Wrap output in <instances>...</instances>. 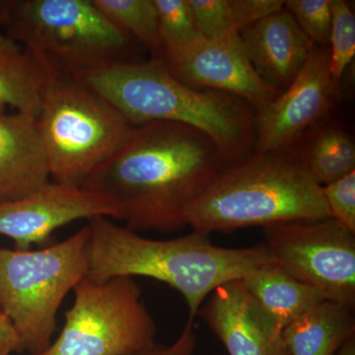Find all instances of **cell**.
<instances>
[{
	"instance_id": "6da1fadb",
	"label": "cell",
	"mask_w": 355,
	"mask_h": 355,
	"mask_svg": "<svg viewBox=\"0 0 355 355\" xmlns=\"http://www.w3.org/2000/svg\"><path fill=\"white\" fill-rule=\"evenodd\" d=\"M229 165L197 128L150 121L135 125L81 184L107 198L130 230L175 232L187 227L189 207Z\"/></svg>"
},
{
	"instance_id": "7a4b0ae2",
	"label": "cell",
	"mask_w": 355,
	"mask_h": 355,
	"mask_svg": "<svg viewBox=\"0 0 355 355\" xmlns=\"http://www.w3.org/2000/svg\"><path fill=\"white\" fill-rule=\"evenodd\" d=\"M88 226L86 279L104 282L142 277L164 282L183 296L189 324H193L217 287L275 263L265 244L239 249L219 247L212 244L209 235L195 231L174 239H150L106 216L90 219Z\"/></svg>"
},
{
	"instance_id": "3957f363",
	"label": "cell",
	"mask_w": 355,
	"mask_h": 355,
	"mask_svg": "<svg viewBox=\"0 0 355 355\" xmlns=\"http://www.w3.org/2000/svg\"><path fill=\"white\" fill-rule=\"evenodd\" d=\"M80 81L106 98L133 125L171 121L197 128L211 139L230 164L254 149L251 105L228 93L182 83L164 60L114 64Z\"/></svg>"
},
{
	"instance_id": "277c9868",
	"label": "cell",
	"mask_w": 355,
	"mask_h": 355,
	"mask_svg": "<svg viewBox=\"0 0 355 355\" xmlns=\"http://www.w3.org/2000/svg\"><path fill=\"white\" fill-rule=\"evenodd\" d=\"M331 218L323 190L291 148L253 154L227 166L186 212L202 234Z\"/></svg>"
},
{
	"instance_id": "5b68a950",
	"label": "cell",
	"mask_w": 355,
	"mask_h": 355,
	"mask_svg": "<svg viewBox=\"0 0 355 355\" xmlns=\"http://www.w3.org/2000/svg\"><path fill=\"white\" fill-rule=\"evenodd\" d=\"M0 26L53 78L80 80L109 65L130 62L132 37L93 0L0 1Z\"/></svg>"
},
{
	"instance_id": "8992f818",
	"label": "cell",
	"mask_w": 355,
	"mask_h": 355,
	"mask_svg": "<svg viewBox=\"0 0 355 355\" xmlns=\"http://www.w3.org/2000/svg\"><path fill=\"white\" fill-rule=\"evenodd\" d=\"M89 226L46 249L0 247V312L17 335L16 352L42 354L60 306L87 275Z\"/></svg>"
},
{
	"instance_id": "52a82bcc",
	"label": "cell",
	"mask_w": 355,
	"mask_h": 355,
	"mask_svg": "<svg viewBox=\"0 0 355 355\" xmlns=\"http://www.w3.org/2000/svg\"><path fill=\"white\" fill-rule=\"evenodd\" d=\"M37 119L51 178L72 184H83L135 127L106 98L72 78H53Z\"/></svg>"
},
{
	"instance_id": "ba28073f",
	"label": "cell",
	"mask_w": 355,
	"mask_h": 355,
	"mask_svg": "<svg viewBox=\"0 0 355 355\" xmlns=\"http://www.w3.org/2000/svg\"><path fill=\"white\" fill-rule=\"evenodd\" d=\"M57 340L36 355H133L155 345V321L132 277L84 279Z\"/></svg>"
},
{
	"instance_id": "9c48e42d",
	"label": "cell",
	"mask_w": 355,
	"mask_h": 355,
	"mask_svg": "<svg viewBox=\"0 0 355 355\" xmlns=\"http://www.w3.org/2000/svg\"><path fill=\"white\" fill-rule=\"evenodd\" d=\"M275 263L324 300L355 307V234L333 218L263 228Z\"/></svg>"
},
{
	"instance_id": "30bf717a",
	"label": "cell",
	"mask_w": 355,
	"mask_h": 355,
	"mask_svg": "<svg viewBox=\"0 0 355 355\" xmlns=\"http://www.w3.org/2000/svg\"><path fill=\"white\" fill-rule=\"evenodd\" d=\"M340 86L330 72L328 46H313L310 57L288 88L254 110V154L291 148L320 125L335 107Z\"/></svg>"
},
{
	"instance_id": "8fae6325",
	"label": "cell",
	"mask_w": 355,
	"mask_h": 355,
	"mask_svg": "<svg viewBox=\"0 0 355 355\" xmlns=\"http://www.w3.org/2000/svg\"><path fill=\"white\" fill-rule=\"evenodd\" d=\"M164 62L182 83L234 95L254 110L266 106L282 93L259 76L239 33L216 39L202 37L183 50L166 55Z\"/></svg>"
},
{
	"instance_id": "7c38bea8",
	"label": "cell",
	"mask_w": 355,
	"mask_h": 355,
	"mask_svg": "<svg viewBox=\"0 0 355 355\" xmlns=\"http://www.w3.org/2000/svg\"><path fill=\"white\" fill-rule=\"evenodd\" d=\"M97 216L118 219V212L107 198L83 184L50 182L27 197L0 202V235L25 251L50 239L62 226Z\"/></svg>"
},
{
	"instance_id": "4fadbf2b",
	"label": "cell",
	"mask_w": 355,
	"mask_h": 355,
	"mask_svg": "<svg viewBox=\"0 0 355 355\" xmlns=\"http://www.w3.org/2000/svg\"><path fill=\"white\" fill-rule=\"evenodd\" d=\"M229 355H284L282 330L261 309L242 279L214 289L198 314Z\"/></svg>"
},
{
	"instance_id": "5bb4252c",
	"label": "cell",
	"mask_w": 355,
	"mask_h": 355,
	"mask_svg": "<svg viewBox=\"0 0 355 355\" xmlns=\"http://www.w3.org/2000/svg\"><path fill=\"white\" fill-rule=\"evenodd\" d=\"M239 34L259 76L280 92L293 83L314 46L284 7Z\"/></svg>"
},
{
	"instance_id": "9a60e30c",
	"label": "cell",
	"mask_w": 355,
	"mask_h": 355,
	"mask_svg": "<svg viewBox=\"0 0 355 355\" xmlns=\"http://www.w3.org/2000/svg\"><path fill=\"white\" fill-rule=\"evenodd\" d=\"M50 182L37 116L0 114V202L27 197Z\"/></svg>"
},
{
	"instance_id": "2e32d148",
	"label": "cell",
	"mask_w": 355,
	"mask_h": 355,
	"mask_svg": "<svg viewBox=\"0 0 355 355\" xmlns=\"http://www.w3.org/2000/svg\"><path fill=\"white\" fill-rule=\"evenodd\" d=\"M354 309L323 300L282 330L288 355H336L354 338Z\"/></svg>"
},
{
	"instance_id": "e0dca14e",
	"label": "cell",
	"mask_w": 355,
	"mask_h": 355,
	"mask_svg": "<svg viewBox=\"0 0 355 355\" xmlns=\"http://www.w3.org/2000/svg\"><path fill=\"white\" fill-rule=\"evenodd\" d=\"M247 291L279 328L295 321L306 311L324 300L275 263L257 268L242 279Z\"/></svg>"
},
{
	"instance_id": "ac0fdd59",
	"label": "cell",
	"mask_w": 355,
	"mask_h": 355,
	"mask_svg": "<svg viewBox=\"0 0 355 355\" xmlns=\"http://www.w3.org/2000/svg\"><path fill=\"white\" fill-rule=\"evenodd\" d=\"M53 77L15 42L0 46V114L6 107L38 116Z\"/></svg>"
},
{
	"instance_id": "d6986e66",
	"label": "cell",
	"mask_w": 355,
	"mask_h": 355,
	"mask_svg": "<svg viewBox=\"0 0 355 355\" xmlns=\"http://www.w3.org/2000/svg\"><path fill=\"white\" fill-rule=\"evenodd\" d=\"M304 137L297 141H301L300 146L291 148L319 186L355 171V144L345 128L336 123H320Z\"/></svg>"
},
{
	"instance_id": "ffe728a7",
	"label": "cell",
	"mask_w": 355,
	"mask_h": 355,
	"mask_svg": "<svg viewBox=\"0 0 355 355\" xmlns=\"http://www.w3.org/2000/svg\"><path fill=\"white\" fill-rule=\"evenodd\" d=\"M198 31L207 39L240 33L284 8L282 0H188Z\"/></svg>"
},
{
	"instance_id": "44dd1931",
	"label": "cell",
	"mask_w": 355,
	"mask_h": 355,
	"mask_svg": "<svg viewBox=\"0 0 355 355\" xmlns=\"http://www.w3.org/2000/svg\"><path fill=\"white\" fill-rule=\"evenodd\" d=\"M93 2L114 25L146 46L153 60H164V48L159 33L154 0H93Z\"/></svg>"
},
{
	"instance_id": "7402d4cb",
	"label": "cell",
	"mask_w": 355,
	"mask_h": 355,
	"mask_svg": "<svg viewBox=\"0 0 355 355\" xmlns=\"http://www.w3.org/2000/svg\"><path fill=\"white\" fill-rule=\"evenodd\" d=\"M164 58L191 46L202 35L198 31L188 0H154Z\"/></svg>"
},
{
	"instance_id": "603a6c76",
	"label": "cell",
	"mask_w": 355,
	"mask_h": 355,
	"mask_svg": "<svg viewBox=\"0 0 355 355\" xmlns=\"http://www.w3.org/2000/svg\"><path fill=\"white\" fill-rule=\"evenodd\" d=\"M331 25L329 39L331 77L336 85L354 62L355 55V14L343 0H331Z\"/></svg>"
},
{
	"instance_id": "cb8c5ba5",
	"label": "cell",
	"mask_w": 355,
	"mask_h": 355,
	"mask_svg": "<svg viewBox=\"0 0 355 355\" xmlns=\"http://www.w3.org/2000/svg\"><path fill=\"white\" fill-rule=\"evenodd\" d=\"M284 8L314 46H327L331 25V0H288Z\"/></svg>"
},
{
	"instance_id": "d4e9b609",
	"label": "cell",
	"mask_w": 355,
	"mask_h": 355,
	"mask_svg": "<svg viewBox=\"0 0 355 355\" xmlns=\"http://www.w3.org/2000/svg\"><path fill=\"white\" fill-rule=\"evenodd\" d=\"M331 218L355 234V171L322 187Z\"/></svg>"
},
{
	"instance_id": "484cf974",
	"label": "cell",
	"mask_w": 355,
	"mask_h": 355,
	"mask_svg": "<svg viewBox=\"0 0 355 355\" xmlns=\"http://www.w3.org/2000/svg\"><path fill=\"white\" fill-rule=\"evenodd\" d=\"M198 336L193 324H187L181 335L171 345H155L133 355H195Z\"/></svg>"
},
{
	"instance_id": "4316f807",
	"label": "cell",
	"mask_w": 355,
	"mask_h": 355,
	"mask_svg": "<svg viewBox=\"0 0 355 355\" xmlns=\"http://www.w3.org/2000/svg\"><path fill=\"white\" fill-rule=\"evenodd\" d=\"M16 343L17 349V335L10 321L3 314H0V347L7 343Z\"/></svg>"
},
{
	"instance_id": "83f0119b",
	"label": "cell",
	"mask_w": 355,
	"mask_h": 355,
	"mask_svg": "<svg viewBox=\"0 0 355 355\" xmlns=\"http://www.w3.org/2000/svg\"><path fill=\"white\" fill-rule=\"evenodd\" d=\"M336 355H355V338H350Z\"/></svg>"
},
{
	"instance_id": "f1b7e54d",
	"label": "cell",
	"mask_w": 355,
	"mask_h": 355,
	"mask_svg": "<svg viewBox=\"0 0 355 355\" xmlns=\"http://www.w3.org/2000/svg\"><path fill=\"white\" fill-rule=\"evenodd\" d=\"M13 352H16V343H10L0 347V355H11Z\"/></svg>"
},
{
	"instance_id": "f546056e",
	"label": "cell",
	"mask_w": 355,
	"mask_h": 355,
	"mask_svg": "<svg viewBox=\"0 0 355 355\" xmlns=\"http://www.w3.org/2000/svg\"><path fill=\"white\" fill-rule=\"evenodd\" d=\"M12 40H10L9 38H7L6 35L2 34V33H0V46H6V44H10Z\"/></svg>"
},
{
	"instance_id": "4dcf8cb0",
	"label": "cell",
	"mask_w": 355,
	"mask_h": 355,
	"mask_svg": "<svg viewBox=\"0 0 355 355\" xmlns=\"http://www.w3.org/2000/svg\"><path fill=\"white\" fill-rule=\"evenodd\" d=\"M284 355H288V354H287V352H286V354H284Z\"/></svg>"
},
{
	"instance_id": "1f68e13d",
	"label": "cell",
	"mask_w": 355,
	"mask_h": 355,
	"mask_svg": "<svg viewBox=\"0 0 355 355\" xmlns=\"http://www.w3.org/2000/svg\"><path fill=\"white\" fill-rule=\"evenodd\" d=\"M0 314H1V312H0Z\"/></svg>"
}]
</instances>
